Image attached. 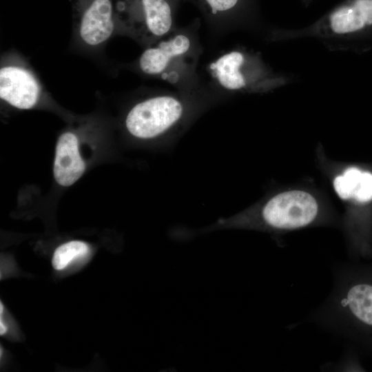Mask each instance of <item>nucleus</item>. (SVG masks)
I'll return each mask as SVG.
<instances>
[{"label": "nucleus", "instance_id": "15", "mask_svg": "<svg viewBox=\"0 0 372 372\" xmlns=\"http://www.w3.org/2000/svg\"><path fill=\"white\" fill-rule=\"evenodd\" d=\"M8 327L3 320L2 318L0 320V334L4 335L7 332Z\"/></svg>", "mask_w": 372, "mask_h": 372}, {"label": "nucleus", "instance_id": "6", "mask_svg": "<svg viewBox=\"0 0 372 372\" xmlns=\"http://www.w3.org/2000/svg\"><path fill=\"white\" fill-rule=\"evenodd\" d=\"M44 86L30 65L17 52L5 53L0 65V98L21 110L35 107L45 94Z\"/></svg>", "mask_w": 372, "mask_h": 372}, {"label": "nucleus", "instance_id": "4", "mask_svg": "<svg viewBox=\"0 0 372 372\" xmlns=\"http://www.w3.org/2000/svg\"><path fill=\"white\" fill-rule=\"evenodd\" d=\"M318 216L319 205L313 195L302 190H290L271 198L255 219L237 227L255 225L275 231L294 230L313 224Z\"/></svg>", "mask_w": 372, "mask_h": 372}, {"label": "nucleus", "instance_id": "8", "mask_svg": "<svg viewBox=\"0 0 372 372\" xmlns=\"http://www.w3.org/2000/svg\"><path fill=\"white\" fill-rule=\"evenodd\" d=\"M251 63L242 52L233 51L219 57L211 64L210 68L222 87L231 91H239L251 87L264 76L260 69L249 70Z\"/></svg>", "mask_w": 372, "mask_h": 372}, {"label": "nucleus", "instance_id": "11", "mask_svg": "<svg viewBox=\"0 0 372 372\" xmlns=\"http://www.w3.org/2000/svg\"><path fill=\"white\" fill-rule=\"evenodd\" d=\"M89 251L87 243L80 240H72L58 247L52 260L53 267L61 270L67 267L76 259L85 256Z\"/></svg>", "mask_w": 372, "mask_h": 372}, {"label": "nucleus", "instance_id": "2", "mask_svg": "<svg viewBox=\"0 0 372 372\" xmlns=\"http://www.w3.org/2000/svg\"><path fill=\"white\" fill-rule=\"evenodd\" d=\"M278 37L313 38L331 50H369L372 48V0H349L324 19L302 30H285Z\"/></svg>", "mask_w": 372, "mask_h": 372}, {"label": "nucleus", "instance_id": "7", "mask_svg": "<svg viewBox=\"0 0 372 372\" xmlns=\"http://www.w3.org/2000/svg\"><path fill=\"white\" fill-rule=\"evenodd\" d=\"M75 41L83 49L102 48L116 33L113 0H71Z\"/></svg>", "mask_w": 372, "mask_h": 372}, {"label": "nucleus", "instance_id": "5", "mask_svg": "<svg viewBox=\"0 0 372 372\" xmlns=\"http://www.w3.org/2000/svg\"><path fill=\"white\" fill-rule=\"evenodd\" d=\"M185 108L172 96H156L135 104L128 112L125 126L132 136L149 140L163 136L182 121Z\"/></svg>", "mask_w": 372, "mask_h": 372}, {"label": "nucleus", "instance_id": "10", "mask_svg": "<svg viewBox=\"0 0 372 372\" xmlns=\"http://www.w3.org/2000/svg\"><path fill=\"white\" fill-rule=\"evenodd\" d=\"M190 45L187 36L178 34L156 46L147 48L138 59L139 69L148 75L161 74L172 59L189 50Z\"/></svg>", "mask_w": 372, "mask_h": 372}, {"label": "nucleus", "instance_id": "1", "mask_svg": "<svg viewBox=\"0 0 372 372\" xmlns=\"http://www.w3.org/2000/svg\"><path fill=\"white\" fill-rule=\"evenodd\" d=\"M329 296L307 321L372 358V263L335 264Z\"/></svg>", "mask_w": 372, "mask_h": 372}, {"label": "nucleus", "instance_id": "14", "mask_svg": "<svg viewBox=\"0 0 372 372\" xmlns=\"http://www.w3.org/2000/svg\"><path fill=\"white\" fill-rule=\"evenodd\" d=\"M214 13L226 11L233 8L238 0H206Z\"/></svg>", "mask_w": 372, "mask_h": 372}, {"label": "nucleus", "instance_id": "3", "mask_svg": "<svg viewBox=\"0 0 372 372\" xmlns=\"http://www.w3.org/2000/svg\"><path fill=\"white\" fill-rule=\"evenodd\" d=\"M114 21L116 33L146 45L168 33L172 25L166 0H116Z\"/></svg>", "mask_w": 372, "mask_h": 372}, {"label": "nucleus", "instance_id": "13", "mask_svg": "<svg viewBox=\"0 0 372 372\" xmlns=\"http://www.w3.org/2000/svg\"><path fill=\"white\" fill-rule=\"evenodd\" d=\"M356 200L365 203L372 200V174L368 172H362V175L354 193Z\"/></svg>", "mask_w": 372, "mask_h": 372}, {"label": "nucleus", "instance_id": "16", "mask_svg": "<svg viewBox=\"0 0 372 372\" xmlns=\"http://www.w3.org/2000/svg\"><path fill=\"white\" fill-rule=\"evenodd\" d=\"M3 312V305L2 302H1V303H0V314L2 315Z\"/></svg>", "mask_w": 372, "mask_h": 372}, {"label": "nucleus", "instance_id": "12", "mask_svg": "<svg viewBox=\"0 0 372 372\" xmlns=\"http://www.w3.org/2000/svg\"><path fill=\"white\" fill-rule=\"evenodd\" d=\"M362 172L358 168L350 167L345 170L342 175L335 178L334 189L341 198L347 200L353 197Z\"/></svg>", "mask_w": 372, "mask_h": 372}, {"label": "nucleus", "instance_id": "9", "mask_svg": "<svg viewBox=\"0 0 372 372\" xmlns=\"http://www.w3.org/2000/svg\"><path fill=\"white\" fill-rule=\"evenodd\" d=\"M85 164L79 151V140L72 132H65L59 137L53 173L60 185L70 186L84 173Z\"/></svg>", "mask_w": 372, "mask_h": 372}]
</instances>
